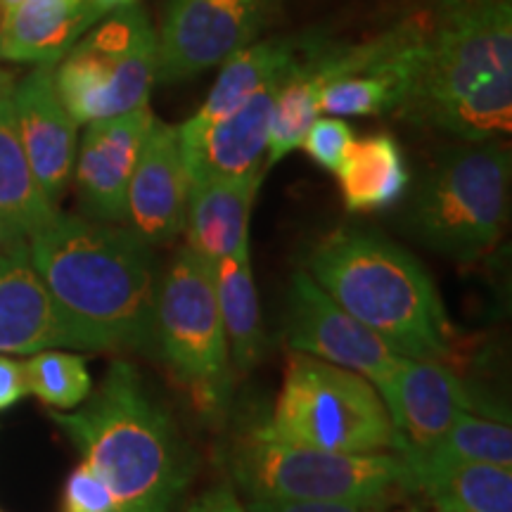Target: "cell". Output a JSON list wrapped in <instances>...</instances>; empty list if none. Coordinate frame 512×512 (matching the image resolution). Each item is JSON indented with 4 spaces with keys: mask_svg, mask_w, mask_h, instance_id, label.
Wrapping results in <instances>:
<instances>
[{
    "mask_svg": "<svg viewBox=\"0 0 512 512\" xmlns=\"http://www.w3.org/2000/svg\"><path fill=\"white\" fill-rule=\"evenodd\" d=\"M290 69V67H287ZM285 69V72H287ZM285 72L254 93L240 110L192 138H181L190 185L214 178H242L264 171L268 121Z\"/></svg>",
    "mask_w": 512,
    "mask_h": 512,
    "instance_id": "obj_18",
    "label": "cell"
},
{
    "mask_svg": "<svg viewBox=\"0 0 512 512\" xmlns=\"http://www.w3.org/2000/svg\"><path fill=\"white\" fill-rule=\"evenodd\" d=\"M29 256L86 349H143L155 339L152 249L131 228L57 211L29 240Z\"/></svg>",
    "mask_w": 512,
    "mask_h": 512,
    "instance_id": "obj_1",
    "label": "cell"
},
{
    "mask_svg": "<svg viewBox=\"0 0 512 512\" xmlns=\"http://www.w3.org/2000/svg\"><path fill=\"white\" fill-rule=\"evenodd\" d=\"M465 143L512 128V0H441L427 12L411 93L399 110Z\"/></svg>",
    "mask_w": 512,
    "mask_h": 512,
    "instance_id": "obj_2",
    "label": "cell"
},
{
    "mask_svg": "<svg viewBox=\"0 0 512 512\" xmlns=\"http://www.w3.org/2000/svg\"><path fill=\"white\" fill-rule=\"evenodd\" d=\"M98 19L93 0H22L0 22V60L55 64Z\"/></svg>",
    "mask_w": 512,
    "mask_h": 512,
    "instance_id": "obj_22",
    "label": "cell"
},
{
    "mask_svg": "<svg viewBox=\"0 0 512 512\" xmlns=\"http://www.w3.org/2000/svg\"><path fill=\"white\" fill-rule=\"evenodd\" d=\"M235 482L247 496L330 501L384 508L396 491H411L408 467L396 453L349 456L290 444L256 425L230 456Z\"/></svg>",
    "mask_w": 512,
    "mask_h": 512,
    "instance_id": "obj_6",
    "label": "cell"
},
{
    "mask_svg": "<svg viewBox=\"0 0 512 512\" xmlns=\"http://www.w3.org/2000/svg\"><path fill=\"white\" fill-rule=\"evenodd\" d=\"M27 368L29 394L57 411H72L91 396V375L81 356L64 351L34 354Z\"/></svg>",
    "mask_w": 512,
    "mask_h": 512,
    "instance_id": "obj_28",
    "label": "cell"
},
{
    "mask_svg": "<svg viewBox=\"0 0 512 512\" xmlns=\"http://www.w3.org/2000/svg\"><path fill=\"white\" fill-rule=\"evenodd\" d=\"M285 339L299 354L354 370L373 384L382 380L399 358L373 330L358 323L328 292L320 290L306 271L292 275Z\"/></svg>",
    "mask_w": 512,
    "mask_h": 512,
    "instance_id": "obj_12",
    "label": "cell"
},
{
    "mask_svg": "<svg viewBox=\"0 0 512 512\" xmlns=\"http://www.w3.org/2000/svg\"><path fill=\"white\" fill-rule=\"evenodd\" d=\"M425 29L427 15H418L354 46L311 43V60L323 83L320 112L330 117L399 112L418 72Z\"/></svg>",
    "mask_w": 512,
    "mask_h": 512,
    "instance_id": "obj_10",
    "label": "cell"
},
{
    "mask_svg": "<svg viewBox=\"0 0 512 512\" xmlns=\"http://www.w3.org/2000/svg\"><path fill=\"white\" fill-rule=\"evenodd\" d=\"M278 0H169L157 36V81L176 83L252 46Z\"/></svg>",
    "mask_w": 512,
    "mask_h": 512,
    "instance_id": "obj_11",
    "label": "cell"
},
{
    "mask_svg": "<svg viewBox=\"0 0 512 512\" xmlns=\"http://www.w3.org/2000/svg\"><path fill=\"white\" fill-rule=\"evenodd\" d=\"M351 140H354V128L347 121L337 117L316 119L304 138V152L316 162L320 169L337 174L339 164L347 155Z\"/></svg>",
    "mask_w": 512,
    "mask_h": 512,
    "instance_id": "obj_29",
    "label": "cell"
},
{
    "mask_svg": "<svg viewBox=\"0 0 512 512\" xmlns=\"http://www.w3.org/2000/svg\"><path fill=\"white\" fill-rule=\"evenodd\" d=\"M86 349L43 285L29 256V242L0 245V354H41Z\"/></svg>",
    "mask_w": 512,
    "mask_h": 512,
    "instance_id": "obj_15",
    "label": "cell"
},
{
    "mask_svg": "<svg viewBox=\"0 0 512 512\" xmlns=\"http://www.w3.org/2000/svg\"><path fill=\"white\" fill-rule=\"evenodd\" d=\"M150 105L88 124L76 164V188L83 211L93 221H126V195L140 145L147 136Z\"/></svg>",
    "mask_w": 512,
    "mask_h": 512,
    "instance_id": "obj_17",
    "label": "cell"
},
{
    "mask_svg": "<svg viewBox=\"0 0 512 512\" xmlns=\"http://www.w3.org/2000/svg\"><path fill=\"white\" fill-rule=\"evenodd\" d=\"M19 3H22V0H0V10H3V15H8V12L15 10Z\"/></svg>",
    "mask_w": 512,
    "mask_h": 512,
    "instance_id": "obj_35",
    "label": "cell"
},
{
    "mask_svg": "<svg viewBox=\"0 0 512 512\" xmlns=\"http://www.w3.org/2000/svg\"><path fill=\"white\" fill-rule=\"evenodd\" d=\"M110 489L114 512H171L192 477V458L143 377L112 363L76 413H50Z\"/></svg>",
    "mask_w": 512,
    "mask_h": 512,
    "instance_id": "obj_3",
    "label": "cell"
},
{
    "mask_svg": "<svg viewBox=\"0 0 512 512\" xmlns=\"http://www.w3.org/2000/svg\"><path fill=\"white\" fill-rule=\"evenodd\" d=\"M266 430L290 444L373 456L396 453L394 425L373 382L294 351Z\"/></svg>",
    "mask_w": 512,
    "mask_h": 512,
    "instance_id": "obj_7",
    "label": "cell"
},
{
    "mask_svg": "<svg viewBox=\"0 0 512 512\" xmlns=\"http://www.w3.org/2000/svg\"><path fill=\"white\" fill-rule=\"evenodd\" d=\"M12 95L15 79L0 69V245L29 242L57 216L31 174Z\"/></svg>",
    "mask_w": 512,
    "mask_h": 512,
    "instance_id": "obj_20",
    "label": "cell"
},
{
    "mask_svg": "<svg viewBox=\"0 0 512 512\" xmlns=\"http://www.w3.org/2000/svg\"><path fill=\"white\" fill-rule=\"evenodd\" d=\"M510 174V147L498 138L448 147L411 197L406 228L448 259H482L508 221Z\"/></svg>",
    "mask_w": 512,
    "mask_h": 512,
    "instance_id": "obj_5",
    "label": "cell"
},
{
    "mask_svg": "<svg viewBox=\"0 0 512 512\" xmlns=\"http://www.w3.org/2000/svg\"><path fill=\"white\" fill-rule=\"evenodd\" d=\"M185 512H247L242 510L233 491L228 486H216V489L204 491V494L192 501V505Z\"/></svg>",
    "mask_w": 512,
    "mask_h": 512,
    "instance_id": "obj_33",
    "label": "cell"
},
{
    "mask_svg": "<svg viewBox=\"0 0 512 512\" xmlns=\"http://www.w3.org/2000/svg\"><path fill=\"white\" fill-rule=\"evenodd\" d=\"M157 34L138 5L119 8L69 50L55 72L57 93L76 124L121 117L150 105Z\"/></svg>",
    "mask_w": 512,
    "mask_h": 512,
    "instance_id": "obj_9",
    "label": "cell"
},
{
    "mask_svg": "<svg viewBox=\"0 0 512 512\" xmlns=\"http://www.w3.org/2000/svg\"><path fill=\"white\" fill-rule=\"evenodd\" d=\"M411 475V491H422L439 512H512V470L439 456L425 448L396 451Z\"/></svg>",
    "mask_w": 512,
    "mask_h": 512,
    "instance_id": "obj_19",
    "label": "cell"
},
{
    "mask_svg": "<svg viewBox=\"0 0 512 512\" xmlns=\"http://www.w3.org/2000/svg\"><path fill=\"white\" fill-rule=\"evenodd\" d=\"M294 57H297V43L287 41V38L252 43V46L228 57L204 105L197 110L195 117L178 126L181 138L197 136L204 128L240 110L268 81L283 74L294 62Z\"/></svg>",
    "mask_w": 512,
    "mask_h": 512,
    "instance_id": "obj_23",
    "label": "cell"
},
{
    "mask_svg": "<svg viewBox=\"0 0 512 512\" xmlns=\"http://www.w3.org/2000/svg\"><path fill=\"white\" fill-rule=\"evenodd\" d=\"M62 512H114L110 489L86 463L74 467L64 484Z\"/></svg>",
    "mask_w": 512,
    "mask_h": 512,
    "instance_id": "obj_30",
    "label": "cell"
},
{
    "mask_svg": "<svg viewBox=\"0 0 512 512\" xmlns=\"http://www.w3.org/2000/svg\"><path fill=\"white\" fill-rule=\"evenodd\" d=\"M399 512H422L420 508H406V510H399Z\"/></svg>",
    "mask_w": 512,
    "mask_h": 512,
    "instance_id": "obj_36",
    "label": "cell"
},
{
    "mask_svg": "<svg viewBox=\"0 0 512 512\" xmlns=\"http://www.w3.org/2000/svg\"><path fill=\"white\" fill-rule=\"evenodd\" d=\"M15 117L24 155L43 197L57 209L76 159V121L55 86L53 64H41L15 88Z\"/></svg>",
    "mask_w": 512,
    "mask_h": 512,
    "instance_id": "obj_16",
    "label": "cell"
},
{
    "mask_svg": "<svg viewBox=\"0 0 512 512\" xmlns=\"http://www.w3.org/2000/svg\"><path fill=\"white\" fill-rule=\"evenodd\" d=\"M373 387L394 425L396 451L432 446L460 415L477 408L463 380L441 361L399 356Z\"/></svg>",
    "mask_w": 512,
    "mask_h": 512,
    "instance_id": "obj_13",
    "label": "cell"
},
{
    "mask_svg": "<svg viewBox=\"0 0 512 512\" xmlns=\"http://www.w3.org/2000/svg\"><path fill=\"white\" fill-rule=\"evenodd\" d=\"M337 178L344 204L356 214L394 207L411 185V171L401 145L389 133L351 140Z\"/></svg>",
    "mask_w": 512,
    "mask_h": 512,
    "instance_id": "obj_24",
    "label": "cell"
},
{
    "mask_svg": "<svg viewBox=\"0 0 512 512\" xmlns=\"http://www.w3.org/2000/svg\"><path fill=\"white\" fill-rule=\"evenodd\" d=\"M29 394L27 368L15 358L0 354V411L15 406Z\"/></svg>",
    "mask_w": 512,
    "mask_h": 512,
    "instance_id": "obj_32",
    "label": "cell"
},
{
    "mask_svg": "<svg viewBox=\"0 0 512 512\" xmlns=\"http://www.w3.org/2000/svg\"><path fill=\"white\" fill-rule=\"evenodd\" d=\"M211 273L230 351V366L245 373L264 351L259 294L249 264V247L214 261Z\"/></svg>",
    "mask_w": 512,
    "mask_h": 512,
    "instance_id": "obj_25",
    "label": "cell"
},
{
    "mask_svg": "<svg viewBox=\"0 0 512 512\" xmlns=\"http://www.w3.org/2000/svg\"><path fill=\"white\" fill-rule=\"evenodd\" d=\"M261 174L192 183L185 211V235L192 252L209 264L249 247V216Z\"/></svg>",
    "mask_w": 512,
    "mask_h": 512,
    "instance_id": "obj_21",
    "label": "cell"
},
{
    "mask_svg": "<svg viewBox=\"0 0 512 512\" xmlns=\"http://www.w3.org/2000/svg\"><path fill=\"white\" fill-rule=\"evenodd\" d=\"M425 451L439 453V456L475 460V463L489 465H512V432L510 422L491 415H477L467 411L453 422L439 441L427 446Z\"/></svg>",
    "mask_w": 512,
    "mask_h": 512,
    "instance_id": "obj_27",
    "label": "cell"
},
{
    "mask_svg": "<svg viewBox=\"0 0 512 512\" xmlns=\"http://www.w3.org/2000/svg\"><path fill=\"white\" fill-rule=\"evenodd\" d=\"M247 512H382L373 505L330 501H287V498H254Z\"/></svg>",
    "mask_w": 512,
    "mask_h": 512,
    "instance_id": "obj_31",
    "label": "cell"
},
{
    "mask_svg": "<svg viewBox=\"0 0 512 512\" xmlns=\"http://www.w3.org/2000/svg\"><path fill=\"white\" fill-rule=\"evenodd\" d=\"M133 3H136V0H93V8L102 17L105 12L126 8V5H133Z\"/></svg>",
    "mask_w": 512,
    "mask_h": 512,
    "instance_id": "obj_34",
    "label": "cell"
},
{
    "mask_svg": "<svg viewBox=\"0 0 512 512\" xmlns=\"http://www.w3.org/2000/svg\"><path fill=\"white\" fill-rule=\"evenodd\" d=\"M320 91H323V83L306 48L302 57H294L275 95L271 121H268L266 169L302 147L306 133L320 112Z\"/></svg>",
    "mask_w": 512,
    "mask_h": 512,
    "instance_id": "obj_26",
    "label": "cell"
},
{
    "mask_svg": "<svg viewBox=\"0 0 512 512\" xmlns=\"http://www.w3.org/2000/svg\"><path fill=\"white\" fill-rule=\"evenodd\" d=\"M190 178L178 126L152 119L126 195V219L147 245L171 242L185 228Z\"/></svg>",
    "mask_w": 512,
    "mask_h": 512,
    "instance_id": "obj_14",
    "label": "cell"
},
{
    "mask_svg": "<svg viewBox=\"0 0 512 512\" xmlns=\"http://www.w3.org/2000/svg\"><path fill=\"white\" fill-rule=\"evenodd\" d=\"M155 339L166 368L197 411L219 413L230 399V351L211 264L183 247L155 297Z\"/></svg>",
    "mask_w": 512,
    "mask_h": 512,
    "instance_id": "obj_8",
    "label": "cell"
},
{
    "mask_svg": "<svg viewBox=\"0 0 512 512\" xmlns=\"http://www.w3.org/2000/svg\"><path fill=\"white\" fill-rule=\"evenodd\" d=\"M306 273L396 356L444 363L453 354L456 337L430 273L380 233L339 228L325 235Z\"/></svg>",
    "mask_w": 512,
    "mask_h": 512,
    "instance_id": "obj_4",
    "label": "cell"
}]
</instances>
